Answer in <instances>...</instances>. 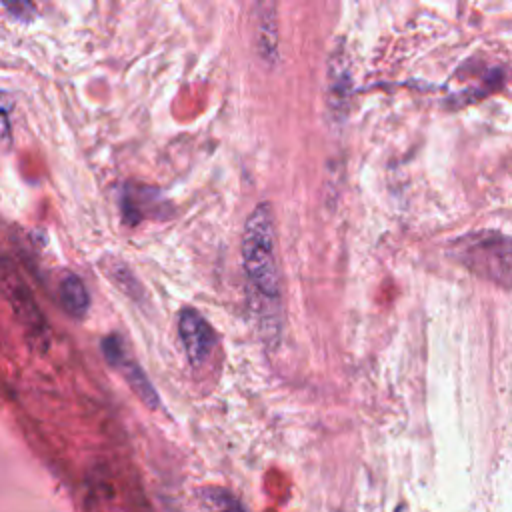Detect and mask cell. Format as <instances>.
Instances as JSON below:
<instances>
[{
    "instance_id": "cell-11",
    "label": "cell",
    "mask_w": 512,
    "mask_h": 512,
    "mask_svg": "<svg viewBox=\"0 0 512 512\" xmlns=\"http://www.w3.org/2000/svg\"><path fill=\"white\" fill-rule=\"evenodd\" d=\"M6 8L12 12V16H18V18H22V12L26 14V10H30V12H34V6L32 4H6Z\"/></svg>"
},
{
    "instance_id": "cell-5",
    "label": "cell",
    "mask_w": 512,
    "mask_h": 512,
    "mask_svg": "<svg viewBox=\"0 0 512 512\" xmlns=\"http://www.w3.org/2000/svg\"><path fill=\"white\" fill-rule=\"evenodd\" d=\"M60 302L68 316L82 320L90 308V294L76 274H66L60 282Z\"/></svg>"
},
{
    "instance_id": "cell-1",
    "label": "cell",
    "mask_w": 512,
    "mask_h": 512,
    "mask_svg": "<svg viewBox=\"0 0 512 512\" xmlns=\"http://www.w3.org/2000/svg\"><path fill=\"white\" fill-rule=\"evenodd\" d=\"M242 266L248 302L262 338L276 342L282 328L280 270L276 258V230L270 204H258L242 232Z\"/></svg>"
},
{
    "instance_id": "cell-7",
    "label": "cell",
    "mask_w": 512,
    "mask_h": 512,
    "mask_svg": "<svg viewBox=\"0 0 512 512\" xmlns=\"http://www.w3.org/2000/svg\"><path fill=\"white\" fill-rule=\"evenodd\" d=\"M204 496H206V502L210 504V508L214 512H246L242 502L232 492H228L226 488L210 486V488L204 490Z\"/></svg>"
},
{
    "instance_id": "cell-10",
    "label": "cell",
    "mask_w": 512,
    "mask_h": 512,
    "mask_svg": "<svg viewBox=\"0 0 512 512\" xmlns=\"http://www.w3.org/2000/svg\"><path fill=\"white\" fill-rule=\"evenodd\" d=\"M10 114L12 100L6 92L0 90V140H10Z\"/></svg>"
},
{
    "instance_id": "cell-4",
    "label": "cell",
    "mask_w": 512,
    "mask_h": 512,
    "mask_svg": "<svg viewBox=\"0 0 512 512\" xmlns=\"http://www.w3.org/2000/svg\"><path fill=\"white\" fill-rule=\"evenodd\" d=\"M178 334L186 350L188 362L200 366L212 352L216 336L208 320L194 308H184L178 316Z\"/></svg>"
},
{
    "instance_id": "cell-9",
    "label": "cell",
    "mask_w": 512,
    "mask_h": 512,
    "mask_svg": "<svg viewBox=\"0 0 512 512\" xmlns=\"http://www.w3.org/2000/svg\"><path fill=\"white\" fill-rule=\"evenodd\" d=\"M258 30H260V40L266 38L262 42V50L264 52H274L276 50V26H274V14L272 18L270 16H260V24H258Z\"/></svg>"
},
{
    "instance_id": "cell-6",
    "label": "cell",
    "mask_w": 512,
    "mask_h": 512,
    "mask_svg": "<svg viewBox=\"0 0 512 512\" xmlns=\"http://www.w3.org/2000/svg\"><path fill=\"white\" fill-rule=\"evenodd\" d=\"M116 370L122 372V376L126 378V382L130 384V388L136 392V396L148 406V408H158V394L152 386V382L148 380V376L144 374V370L132 362L128 356L116 366Z\"/></svg>"
},
{
    "instance_id": "cell-3",
    "label": "cell",
    "mask_w": 512,
    "mask_h": 512,
    "mask_svg": "<svg viewBox=\"0 0 512 512\" xmlns=\"http://www.w3.org/2000/svg\"><path fill=\"white\" fill-rule=\"evenodd\" d=\"M0 294L32 338H46L44 314L38 308L34 294L30 292L16 264L4 256H0Z\"/></svg>"
},
{
    "instance_id": "cell-8",
    "label": "cell",
    "mask_w": 512,
    "mask_h": 512,
    "mask_svg": "<svg viewBox=\"0 0 512 512\" xmlns=\"http://www.w3.org/2000/svg\"><path fill=\"white\" fill-rule=\"evenodd\" d=\"M330 68H332V72H336V76L330 80V86H332L330 94H332V100H336V110H342L340 100H344V104H346V94L350 88V72L344 66L340 56H336V60L332 62Z\"/></svg>"
},
{
    "instance_id": "cell-2",
    "label": "cell",
    "mask_w": 512,
    "mask_h": 512,
    "mask_svg": "<svg viewBox=\"0 0 512 512\" xmlns=\"http://www.w3.org/2000/svg\"><path fill=\"white\" fill-rule=\"evenodd\" d=\"M456 258L470 272L508 288L510 284V242L504 234L482 230L462 236L452 246Z\"/></svg>"
}]
</instances>
